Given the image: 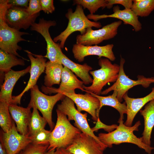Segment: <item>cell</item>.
I'll return each instance as SVG.
<instances>
[{"label": "cell", "instance_id": "6da1fadb", "mask_svg": "<svg viewBox=\"0 0 154 154\" xmlns=\"http://www.w3.org/2000/svg\"><path fill=\"white\" fill-rule=\"evenodd\" d=\"M123 119L119 117L118 121L119 125L113 131L108 133H99L98 137L99 141L106 147L109 148L112 147L113 144L124 143H133L144 149L148 154H151L154 147L144 143L141 137H137L133 133L134 131H138V127L141 125L140 121H137L133 126L128 127L124 124Z\"/></svg>", "mask_w": 154, "mask_h": 154}, {"label": "cell", "instance_id": "7a4b0ae2", "mask_svg": "<svg viewBox=\"0 0 154 154\" xmlns=\"http://www.w3.org/2000/svg\"><path fill=\"white\" fill-rule=\"evenodd\" d=\"M12 6L8 3V0H0V48L8 53L28 60L20 56L17 51L22 49L18 45L19 42L29 41L21 37L23 35H29V33L20 31L11 27L6 21L7 11Z\"/></svg>", "mask_w": 154, "mask_h": 154}, {"label": "cell", "instance_id": "3957f363", "mask_svg": "<svg viewBox=\"0 0 154 154\" xmlns=\"http://www.w3.org/2000/svg\"><path fill=\"white\" fill-rule=\"evenodd\" d=\"M65 16L68 20L67 27L53 40L56 43L60 42L61 48H64L66 39L73 32L78 31L80 32V35H83L87 28L94 27L100 28L102 27L100 22L90 20L85 15L82 7L79 5H76L74 12L72 9H69Z\"/></svg>", "mask_w": 154, "mask_h": 154}, {"label": "cell", "instance_id": "277c9868", "mask_svg": "<svg viewBox=\"0 0 154 154\" xmlns=\"http://www.w3.org/2000/svg\"><path fill=\"white\" fill-rule=\"evenodd\" d=\"M56 112L57 120L51 132L48 151L60 147L66 148L82 132L71 124L66 116L58 109Z\"/></svg>", "mask_w": 154, "mask_h": 154}, {"label": "cell", "instance_id": "5b68a950", "mask_svg": "<svg viewBox=\"0 0 154 154\" xmlns=\"http://www.w3.org/2000/svg\"><path fill=\"white\" fill-rule=\"evenodd\" d=\"M98 64L100 69L90 71L89 73L93 77V81L90 86H84L86 92L99 95L103 88L108 83L115 82L119 76V65L112 64L107 58L99 59Z\"/></svg>", "mask_w": 154, "mask_h": 154}, {"label": "cell", "instance_id": "8992f818", "mask_svg": "<svg viewBox=\"0 0 154 154\" xmlns=\"http://www.w3.org/2000/svg\"><path fill=\"white\" fill-rule=\"evenodd\" d=\"M31 99L27 107L30 108L35 107L42 114L46 120L51 130H52L54 124L52 120V112L56 103L62 100L65 96L60 92L53 96H48L41 92L37 85L31 89Z\"/></svg>", "mask_w": 154, "mask_h": 154}, {"label": "cell", "instance_id": "52a82bcc", "mask_svg": "<svg viewBox=\"0 0 154 154\" xmlns=\"http://www.w3.org/2000/svg\"><path fill=\"white\" fill-rule=\"evenodd\" d=\"M125 62L124 59L120 56L119 71L118 78L113 85L102 91L101 94L106 95L112 91H115L117 93V98L121 102L123 101V95L127 93L128 90L133 87L141 85L144 88H147L150 85L154 83V77L147 78L142 75L137 76V80H132L126 75L124 70V64Z\"/></svg>", "mask_w": 154, "mask_h": 154}, {"label": "cell", "instance_id": "ba28073f", "mask_svg": "<svg viewBox=\"0 0 154 154\" xmlns=\"http://www.w3.org/2000/svg\"><path fill=\"white\" fill-rule=\"evenodd\" d=\"M121 23L122 21L120 20L98 30H94L92 27L87 28L84 34L76 36V44L85 46L97 45L104 40L113 38L117 35L118 28Z\"/></svg>", "mask_w": 154, "mask_h": 154}, {"label": "cell", "instance_id": "9c48e42d", "mask_svg": "<svg viewBox=\"0 0 154 154\" xmlns=\"http://www.w3.org/2000/svg\"><path fill=\"white\" fill-rule=\"evenodd\" d=\"M57 109L67 116L69 121L74 120V125L82 132L92 137L106 149L107 148L99 141L92 131L87 121V113L83 114L78 111L71 99L65 96L61 103L57 105Z\"/></svg>", "mask_w": 154, "mask_h": 154}, {"label": "cell", "instance_id": "30bf717a", "mask_svg": "<svg viewBox=\"0 0 154 154\" xmlns=\"http://www.w3.org/2000/svg\"><path fill=\"white\" fill-rule=\"evenodd\" d=\"M56 24L54 21H47L43 18H40L38 23H34L31 26L30 29L40 34L44 38L47 44L46 53L44 56L52 62H59L58 56L62 51L60 44L56 43L52 39L49 30L51 26Z\"/></svg>", "mask_w": 154, "mask_h": 154}, {"label": "cell", "instance_id": "8fae6325", "mask_svg": "<svg viewBox=\"0 0 154 154\" xmlns=\"http://www.w3.org/2000/svg\"><path fill=\"white\" fill-rule=\"evenodd\" d=\"M24 51L27 54V56L31 63L29 73L30 76L27 84L23 91L19 95L13 96L11 104H20L22 97L25 93L30 90L36 85L39 77L45 70L46 59L44 56L32 53L27 50Z\"/></svg>", "mask_w": 154, "mask_h": 154}, {"label": "cell", "instance_id": "7c38bea8", "mask_svg": "<svg viewBox=\"0 0 154 154\" xmlns=\"http://www.w3.org/2000/svg\"><path fill=\"white\" fill-rule=\"evenodd\" d=\"M0 140L3 142L7 154H17L31 143L28 135L20 134L17 131L14 121L11 129L7 132L0 131Z\"/></svg>", "mask_w": 154, "mask_h": 154}, {"label": "cell", "instance_id": "4fadbf2b", "mask_svg": "<svg viewBox=\"0 0 154 154\" xmlns=\"http://www.w3.org/2000/svg\"><path fill=\"white\" fill-rule=\"evenodd\" d=\"M114 46L113 44L98 46L97 45L85 46L76 44L73 45L72 50L74 57L80 62H83L85 57L91 55L98 56L99 59L104 57L110 61H114L116 58L112 50Z\"/></svg>", "mask_w": 154, "mask_h": 154}, {"label": "cell", "instance_id": "5bb4252c", "mask_svg": "<svg viewBox=\"0 0 154 154\" xmlns=\"http://www.w3.org/2000/svg\"><path fill=\"white\" fill-rule=\"evenodd\" d=\"M66 148L73 154H104L106 149L94 138L82 132Z\"/></svg>", "mask_w": 154, "mask_h": 154}, {"label": "cell", "instance_id": "9a60e30c", "mask_svg": "<svg viewBox=\"0 0 154 154\" xmlns=\"http://www.w3.org/2000/svg\"><path fill=\"white\" fill-rule=\"evenodd\" d=\"M27 8L11 6L7 11L5 19L7 23L11 27L18 31L28 29L35 21L40 13L30 15Z\"/></svg>", "mask_w": 154, "mask_h": 154}, {"label": "cell", "instance_id": "2e32d148", "mask_svg": "<svg viewBox=\"0 0 154 154\" xmlns=\"http://www.w3.org/2000/svg\"><path fill=\"white\" fill-rule=\"evenodd\" d=\"M113 13L110 15H96L89 14L87 17L89 19L97 22L102 19L107 18H114L123 21L125 24H129L133 27L134 31L138 32L142 29V24L136 16L131 9H125L120 10L119 7L117 5L113 8Z\"/></svg>", "mask_w": 154, "mask_h": 154}, {"label": "cell", "instance_id": "e0dca14e", "mask_svg": "<svg viewBox=\"0 0 154 154\" xmlns=\"http://www.w3.org/2000/svg\"><path fill=\"white\" fill-rule=\"evenodd\" d=\"M62 94L73 101L78 111L80 112L84 111L88 112L91 115L92 119L96 121L98 119L96 112L100 105V102L98 98L88 92H86L84 94L76 93Z\"/></svg>", "mask_w": 154, "mask_h": 154}, {"label": "cell", "instance_id": "ac0fdd59", "mask_svg": "<svg viewBox=\"0 0 154 154\" xmlns=\"http://www.w3.org/2000/svg\"><path fill=\"white\" fill-rule=\"evenodd\" d=\"M84 82L79 80L73 72L66 67H63L61 75V81L58 88H47L48 92H60L62 94L75 93L76 89L85 91L83 88Z\"/></svg>", "mask_w": 154, "mask_h": 154}, {"label": "cell", "instance_id": "d6986e66", "mask_svg": "<svg viewBox=\"0 0 154 154\" xmlns=\"http://www.w3.org/2000/svg\"><path fill=\"white\" fill-rule=\"evenodd\" d=\"M30 68L31 66H29L22 70L15 71L11 69L5 74L4 81L0 92V101L4 102L8 104H11L14 87L21 77L29 72Z\"/></svg>", "mask_w": 154, "mask_h": 154}, {"label": "cell", "instance_id": "ffe728a7", "mask_svg": "<svg viewBox=\"0 0 154 154\" xmlns=\"http://www.w3.org/2000/svg\"><path fill=\"white\" fill-rule=\"evenodd\" d=\"M9 109L18 132L23 135H29V126L32 114L31 108L10 104H9Z\"/></svg>", "mask_w": 154, "mask_h": 154}, {"label": "cell", "instance_id": "44dd1931", "mask_svg": "<svg viewBox=\"0 0 154 154\" xmlns=\"http://www.w3.org/2000/svg\"><path fill=\"white\" fill-rule=\"evenodd\" d=\"M127 108V117L124 124L127 126H132L133 119L137 113L147 103L154 99V86L151 91L146 96L138 98L129 97L127 93L123 96Z\"/></svg>", "mask_w": 154, "mask_h": 154}, {"label": "cell", "instance_id": "7402d4cb", "mask_svg": "<svg viewBox=\"0 0 154 154\" xmlns=\"http://www.w3.org/2000/svg\"><path fill=\"white\" fill-rule=\"evenodd\" d=\"M58 60L64 66L69 69L80 78L84 84L87 85L92 83L93 79L89 73L92 68L87 63L80 64L75 63L67 57L62 51L59 53Z\"/></svg>", "mask_w": 154, "mask_h": 154}, {"label": "cell", "instance_id": "603a6c76", "mask_svg": "<svg viewBox=\"0 0 154 154\" xmlns=\"http://www.w3.org/2000/svg\"><path fill=\"white\" fill-rule=\"evenodd\" d=\"M139 112L144 119V128L141 137L142 141L151 146V133L154 126V99L147 103L144 109Z\"/></svg>", "mask_w": 154, "mask_h": 154}, {"label": "cell", "instance_id": "cb8c5ba5", "mask_svg": "<svg viewBox=\"0 0 154 154\" xmlns=\"http://www.w3.org/2000/svg\"><path fill=\"white\" fill-rule=\"evenodd\" d=\"M63 67L59 62H52L49 60L46 62L44 76V84L46 88H50L54 84H59L61 81Z\"/></svg>", "mask_w": 154, "mask_h": 154}, {"label": "cell", "instance_id": "d4e9b609", "mask_svg": "<svg viewBox=\"0 0 154 154\" xmlns=\"http://www.w3.org/2000/svg\"><path fill=\"white\" fill-rule=\"evenodd\" d=\"M93 96L95 97L99 100L100 105V108L96 112L98 117H99L100 111L102 108L104 106H107L112 107L116 110L120 114V117L124 118V114H127V108L125 102L122 104L117 98V93L114 91L111 95L107 96H103L98 95L91 93Z\"/></svg>", "mask_w": 154, "mask_h": 154}, {"label": "cell", "instance_id": "484cf974", "mask_svg": "<svg viewBox=\"0 0 154 154\" xmlns=\"http://www.w3.org/2000/svg\"><path fill=\"white\" fill-rule=\"evenodd\" d=\"M16 56L8 53L0 49V71L5 74L15 66L25 65V60L19 58Z\"/></svg>", "mask_w": 154, "mask_h": 154}, {"label": "cell", "instance_id": "4316f807", "mask_svg": "<svg viewBox=\"0 0 154 154\" xmlns=\"http://www.w3.org/2000/svg\"><path fill=\"white\" fill-rule=\"evenodd\" d=\"M131 9L136 16H148L154 10V0H134Z\"/></svg>", "mask_w": 154, "mask_h": 154}, {"label": "cell", "instance_id": "83f0119b", "mask_svg": "<svg viewBox=\"0 0 154 154\" xmlns=\"http://www.w3.org/2000/svg\"><path fill=\"white\" fill-rule=\"evenodd\" d=\"M33 110L28 128V135L32 137L40 130L44 129L47 122L43 117L39 114L38 109L35 107Z\"/></svg>", "mask_w": 154, "mask_h": 154}, {"label": "cell", "instance_id": "f1b7e54d", "mask_svg": "<svg viewBox=\"0 0 154 154\" xmlns=\"http://www.w3.org/2000/svg\"><path fill=\"white\" fill-rule=\"evenodd\" d=\"M10 115L9 104L0 101V126L5 132H7L12 128L13 121Z\"/></svg>", "mask_w": 154, "mask_h": 154}, {"label": "cell", "instance_id": "f546056e", "mask_svg": "<svg viewBox=\"0 0 154 154\" xmlns=\"http://www.w3.org/2000/svg\"><path fill=\"white\" fill-rule=\"evenodd\" d=\"M107 0H74L73 5H79L83 9H87L90 14H94L100 8H106Z\"/></svg>", "mask_w": 154, "mask_h": 154}, {"label": "cell", "instance_id": "4dcf8cb0", "mask_svg": "<svg viewBox=\"0 0 154 154\" xmlns=\"http://www.w3.org/2000/svg\"><path fill=\"white\" fill-rule=\"evenodd\" d=\"M51 131L42 129L31 137V143L37 145H48Z\"/></svg>", "mask_w": 154, "mask_h": 154}, {"label": "cell", "instance_id": "1f68e13d", "mask_svg": "<svg viewBox=\"0 0 154 154\" xmlns=\"http://www.w3.org/2000/svg\"><path fill=\"white\" fill-rule=\"evenodd\" d=\"M48 145H37L31 143L17 154H45Z\"/></svg>", "mask_w": 154, "mask_h": 154}, {"label": "cell", "instance_id": "d6a6232c", "mask_svg": "<svg viewBox=\"0 0 154 154\" xmlns=\"http://www.w3.org/2000/svg\"><path fill=\"white\" fill-rule=\"evenodd\" d=\"M96 125L91 128L92 131L97 132L98 130L101 129H104V130L109 133L111 132L117 127L118 125L116 124H113L111 125H107L102 122L99 117H98L96 121L95 122Z\"/></svg>", "mask_w": 154, "mask_h": 154}, {"label": "cell", "instance_id": "836d02e7", "mask_svg": "<svg viewBox=\"0 0 154 154\" xmlns=\"http://www.w3.org/2000/svg\"><path fill=\"white\" fill-rule=\"evenodd\" d=\"M27 10L31 16L40 13L41 11L40 0H30Z\"/></svg>", "mask_w": 154, "mask_h": 154}, {"label": "cell", "instance_id": "e575fe53", "mask_svg": "<svg viewBox=\"0 0 154 154\" xmlns=\"http://www.w3.org/2000/svg\"><path fill=\"white\" fill-rule=\"evenodd\" d=\"M133 3V0H107L106 7L110 9L114 5L119 4L123 6L125 9H131Z\"/></svg>", "mask_w": 154, "mask_h": 154}, {"label": "cell", "instance_id": "d590c367", "mask_svg": "<svg viewBox=\"0 0 154 154\" xmlns=\"http://www.w3.org/2000/svg\"><path fill=\"white\" fill-rule=\"evenodd\" d=\"M53 0H40L41 10L45 13H52L55 10Z\"/></svg>", "mask_w": 154, "mask_h": 154}, {"label": "cell", "instance_id": "8d00e7d4", "mask_svg": "<svg viewBox=\"0 0 154 154\" xmlns=\"http://www.w3.org/2000/svg\"><path fill=\"white\" fill-rule=\"evenodd\" d=\"M29 0H8V3L13 6L27 8Z\"/></svg>", "mask_w": 154, "mask_h": 154}, {"label": "cell", "instance_id": "74e56055", "mask_svg": "<svg viewBox=\"0 0 154 154\" xmlns=\"http://www.w3.org/2000/svg\"><path fill=\"white\" fill-rule=\"evenodd\" d=\"M54 154H73L65 148H58L55 150Z\"/></svg>", "mask_w": 154, "mask_h": 154}, {"label": "cell", "instance_id": "f35d334b", "mask_svg": "<svg viewBox=\"0 0 154 154\" xmlns=\"http://www.w3.org/2000/svg\"><path fill=\"white\" fill-rule=\"evenodd\" d=\"M0 154H7L5 146L1 140H0Z\"/></svg>", "mask_w": 154, "mask_h": 154}, {"label": "cell", "instance_id": "ab89813d", "mask_svg": "<svg viewBox=\"0 0 154 154\" xmlns=\"http://www.w3.org/2000/svg\"><path fill=\"white\" fill-rule=\"evenodd\" d=\"M56 149H50L47 151L45 154H54Z\"/></svg>", "mask_w": 154, "mask_h": 154}]
</instances>
